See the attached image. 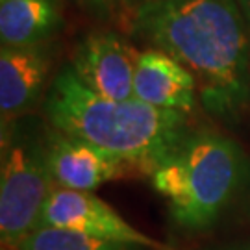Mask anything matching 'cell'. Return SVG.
Listing matches in <instances>:
<instances>
[{"label":"cell","instance_id":"cell-6","mask_svg":"<svg viewBox=\"0 0 250 250\" xmlns=\"http://www.w3.org/2000/svg\"><path fill=\"white\" fill-rule=\"evenodd\" d=\"M141 52L111 32L91 34L74 54L72 71L78 80L100 97L134 99V76Z\"/></svg>","mask_w":250,"mask_h":250},{"label":"cell","instance_id":"cell-5","mask_svg":"<svg viewBox=\"0 0 250 250\" xmlns=\"http://www.w3.org/2000/svg\"><path fill=\"white\" fill-rule=\"evenodd\" d=\"M41 226L76 230L97 239L137 245L150 250H169L163 243L135 230L111 206L89 191L54 188L41 215Z\"/></svg>","mask_w":250,"mask_h":250},{"label":"cell","instance_id":"cell-1","mask_svg":"<svg viewBox=\"0 0 250 250\" xmlns=\"http://www.w3.org/2000/svg\"><path fill=\"white\" fill-rule=\"evenodd\" d=\"M135 30L193 74L208 111L232 117L247 106L249 37L235 0H148Z\"/></svg>","mask_w":250,"mask_h":250},{"label":"cell","instance_id":"cell-13","mask_svg":"<svg viewBox=\"0 0 250 250\" xmlns=\"http://www.w3.org/2000/svg\"><path fill=\"white\" fill-rule=\"evenodd\" d=\"M97 4H102V6H119V4H132V2H148V0H93Z\"/></svg>","mask_w":250,"mask_h":250},{"label":"cell","instance_id":"cell-3","mask_svg":"<svg viewBox=\"0 0 250 250\" xmlns=\"http://www.w3.org/2000/svg\"><path fill=\"white\" fill-rule=\"evenodd\" d=\"M241 158L223 135L186 137L150 172L152 188L169 202L172 219L189 230L213 223L239 184Z\"/></svg>","mask_w":250,"mask_h":250},{"label":"cell","instance_id":"cell-8","mask_svg":"<svg viewBox=\"0 0 250 250\" xmlns=\"http://www.w3.org/2000/svg\"><path fill=\"white\" fill-rule=\"evenodd\" d=\"M197 82L193 74L163 50H146L137 60L134 97L169 111L188 113L195 107Z\"/></svg>","mask_w":250,"mask_h":250},{"label":"cell","instance_id":"cell-11","mask_svg":"<svg viewBox=\"0 0 250 250\" xmlns=\"http://www.w3.org/2000/svg\"><path fill=\"white\" fill-rule=\"evenodd\" d=\"M9 250H145L137 245L104 241L91 237L87 233L54 228V226H39L24 239H21L17 247Z\"/></svg>","mask_w":250,"mask_h":250},{"label":"cell","instance_id":"cell-7","mask_svg":"<svg viewBox=\"0 0 250 250\" xmlns=\"http://www.w3.org/2000/svg\"><path fill=\"white\" fill-rule=\"evenodd\" d=\"M45 139L46 163L54 188L91 193L106 182L128 174V170L132 169L130 163L56 128Z\"/></svg>","mask_w":250,"mask_h":250},{"label":"cell","instance_id":"cell-12","mask_svg":"<svg viewBox=\"0 0 250 250\" xmlns=\"http://www.w3.org/2000/svg\"><path fill=\"white\" fill-rule=\"evenodd\" d=\"M237 4H239L243 19H245V22H247V26L250 30V0H237Z\"/></svg>","mask_w":250,"mask_h":250},{"label":"cell","instance_id":"cell-10","mask_svg":"<svg viewBox=\"0 0 250 250\" xmlns=\"http://www.w3.org/2000/svg\"><path fill=\"white\" fill-rule=\"evenodd\" d=\"M62 0H0L2 46H34L54 34Z\"/></svg>","mask_w":250,"mask_h":250},{"label":"cell","instance_id":"cell-2","mask_svg":"<svg viewBox=\"0 0 250 250\" xmlns=\"http://www.w3.org/2000/svg\"><path fill=\"white\" fill-rule=\"evenodd\" d=\"M46 115L56 130L148 172L186 139V113L160 109L135 97H100L78 80L72 67L54 80Z\"/></svg>","mask_w":250,"mask_h":250},{"label":"cell","instance_id":"cell-9","mask_svg":"<svg viewBox=\"0 0 250 250\" xmlns=\"http://www.w3.org/2000/svg\"><path fill=\"white\" fill-rule=\"evenodd\" d=\"M50 58L43 45L2 46L0 52V109L2 119L32 106L45 85Z\"/></svg>","mask_w":250,"mask_h":250},{"label":"cell","instance_id":"cell-4","mask_svg":"<svg viewBox=\"0 0 250 250\" xmlns=\"http://www.w3.org/2000/svg\"><path fill=\"white\" fill-rule=\"evenodd\" d=\"M54 189L46 163V139L11 128L2 145L0 169V235L4 249L41 226V215Z\"/></svg>","mask_w":250,"mask_h":250}]
</instances>
